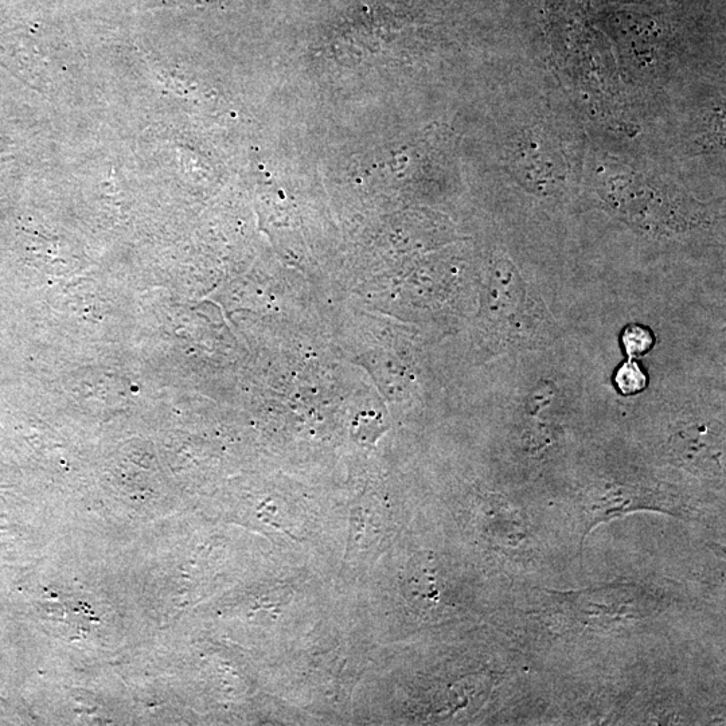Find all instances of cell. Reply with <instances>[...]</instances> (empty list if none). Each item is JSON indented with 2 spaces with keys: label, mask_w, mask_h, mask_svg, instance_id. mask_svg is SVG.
Returning a JSON list of instances; mask_svg holds the SVG:
<instances>
[{
  "label": "cell",
  "mask_w": 726,
  "mask_h": 726,
  "mask_svg": "<svg viewBox=\"0 0 726 726\" xmlns=\"http://www.w3.org/2000/svg\"><path fill=\"white\" fill-rule=\"evenodd\" d=\"M649 507L650 509L670 513L666 509L665 503L659 502L658 499L654 498L653 494L616 489V487L610 490L591 491L587 495V498H585L583 510H581L584 526L583 538L581 540L584 541L585 536L595 526L607 521V519L619 517V515L638 509H649Z\"/></svg>",
  "instance_id": "1"
},
{
  "label": "cell",
  "mask_w": 726,
  "mask_h": 726,
  "mask_svg": "<svg viewBox=\"0 0 726 726\" xmlns=\"http://www.w3.org/2000/svg\"><path fill=\"white\" fill-rule=\"evenodd\" d=\"M673 454L678 462L702 472L722 471L724 446L718 433L693 425L673 437Z\"/></svg>",
  "instance_id": "2"
},
{
  "label": "cell",
  "mask_w": 726,
  "mask_h": 726,
  "mask_svg": "<svg viewBox=\"0 0 726 726\" xmlns=\"http://www.w3.org/2000/svg\"><path fill=\"white\" fill-rule=\"evenodd\" d=\"M404 587L409 599L417 601V604L424 605V607L437 604L440 599V591L437 587L431 553H421L412 558L407 569Z\"/></svg>",
  "instance_id": "3"
},
{
  "label": "cell",
  "mask_w": 726,
  "mask_h": 726,
  "mask_svg": "<svg viewBox=\"0 0 726 726\" xmlns=\"http://www.w3.org/2000/svg\"><path fill=\"white\" fill-rule=\"evenodd\" d=\"M615 384L624 396H634L647 388L649 378L640 368L639 363L630 359V361L624 362L616 372Z\"/></svg>",
  "instance_id": "4"
},
{
  "label": "cell",
  "mask_w": 726,
  "mask_h": 726,
  "mask_svg": "<svg viewBox=\"0 0 726 726\" xmlns=\"http://www.w3.org/2000/svg\"><path fill=\"white\" fill-rule=\"evenodd\" d=\"M622 345L628 357H643L653 349L655 337L646 326L635 325L634 323V325L627 326L623 330Z\"/></svg>",
  "instance_id": "5"
}]
</instances>
